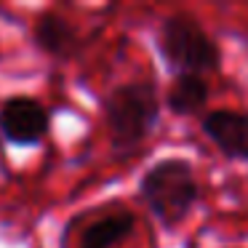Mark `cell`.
<instances>
[{"mask_svg":"<svg viewBox=\"0 0 248 248\" xmlns=\"http://www.w3.org/2000/svg\"><path fill=\"white\" fill-rule=\"evenodd\" d=\"M160 115V96L150 80L118 86L104 102L109 141L118 152L134 150L150 136Z\"/></svg>","mask_w":248,"mask_h":248,"instance_id":"1","label":"cell"},{"mask_svg":"<svg viewBox=\"0 0 248 248\" xmlns=\"http://www.w3.org/2000/svg\"><path fill=\"white\" fill-rule=\"evenodd\" d=\"M157 48L163 59L173 70H179V75H200V72L216 70L221 62L216 40L189 14H173L160 24Z\"/></svg>","mask_w":248,"mask_h":248,"instance_id":"3","label":"cell"},{"mask_svg":"<svg viewBox=\"0 0 248 248\" xmlns=\"http://www.w3.org/2000/svg\"><path fill=\"white\" fill-rule=\"evenodd\" d=\"M203 134L224 152L227 157L235 160H248V115L243 112H219L205 115L203 120Z\"/></svg>","mask_w":248,"mask_h":248,"instance_id":"5","label":"cell"},{"mask_svg":"<svg viewBox=\"0 0 248 248\" xmlns=\"http://www.w3.org/2000/svg\"><path fill=\"white\" fill-rule=\"evenodd\" d=\"M139 192L152 214L166 227H173L192 211L198 200V179L187 160L166 157L144 173Z\"/></svg>","mask_w":248,"mask_h":248,"instance_id":"2","label":"cell"},{"mask_svg":"<svg viewBox=\"0 0 248 248\" xmlns=\"http://www.w3.org/2000/svg\"><path fill=\"white\" fill-rule=\"evenodd\" d=\"M51 118L32 96H11L0 107V136L11 144L30 147L48 134Z\"/></svg>","mask_w":248,"mask_h":248,"instance_id":"4","label":"cell"},{"mask_svg":"<svg viewBox=\"0 0 248 248\" xmlns=\"http://www.w3.org/2000/svg\"><path fill=\"white\" fill-rule=\"evenodd\" d=\"M208 102V86L200 75H176L166 93V104L173 115H195Z\"/></svg>","mask_w":248,"mask_h":248,"instance_id":"8","label":"cell"},{"mask_svg":"<svg viewBox=\"0 0 248 248\" xmlns=\"http://www.w3.org/2000/svg\"><path fill=\"white\" fill-rule=\"evenodd\" d=\"M35 43L51 56H75V51L80 48V35L78 30L67 22L59 14H40L38 22H35Z\"/></svg>","mask_w":248,"mask_h":248,"instance_id":"6","label":"cell"},{"mask_svg":"<svg viewBox=\"0 0 248 248\" xmlns=\"http://www.w3.org/2000/svg\"><path fill=\"white\" fill-rule=\"evenodd\" d=\"M136 219L131 211H115L93 219L80 235V248H112L134 232Z\"/></svg>","mask_w":248,"mask_h":248,"instance_id":"7","label":"cell"}]
</instances>
